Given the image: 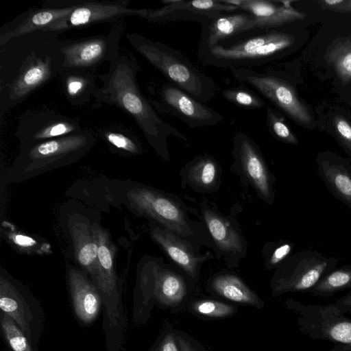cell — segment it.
I'll return each mask as SVG.
<instances>
[{
  "mask_svg": "<svg viewBox=\"0 0 351 351\" xmlns=\"http://www.w3.org/2000/svg\"><path fill=\"white\" fill-rule=\"evenodd\" d=\"M0 308L13 319L38 348L45 323L42 306L27 287L3 269L0 274Z\"/></svg>",
  "mask_w": 351,
  "mask_h": 351,
  "instance_id": "obj_13",
  "label": "cell"
},
{
  "mask_svg": "<svg viewBox=\"0 0 351 351\" xmlns=\"http://www.w3.org/2000/svg\"><path fill=\"white\" fill-rule=\"evenodd\" d=\"M97 245L96 285L104 306V330L108 351H120L126 329L121 287L115 269V247L109 233L98 223L91 224Z\"/></svg>",
  "mask_w": 351,
  "mask_h": 351,
  "instance_id": "obj_8",
  "label": "cell"
},
{
  "mask_svg": "<svg viewBox=\"0 0 351 351\" xmlns=\"http://www.w3.org/2000/svg\"><path fill=\"white\" fill-rule=\"evenodd\" d=\"M335 346L341 350H351V343L337 344Z\"/></svg>",
  "mask_w": 351,
  "mask_h": 351,
  "instance_id": "obj_44",
  "label": "cell"
},
{
  "mask_svg": "<svg viewBox=\"0 0 351 351\" xmlns=\"http://www.w3.org/2000/svg\"><path fill=\"white\" fill-rule=\"evenodd\" d=\"M132 47L168 80L186 93L205 104L215 97L217 85L180 51L140 34L130 32Z\"/></svg>",
  "mask_w": 351,
  "mask_h": 351,
  "instance_id": "obj_6",
  "label": "cell"
},
{
  "mask_svg": "<svg viewBox=\"0 0 351 351\" xmlns=\"http://www.w3.org/2000/svg\"><path fill=\"white\" fill-rule=\"evenodd\" d=\"M339 259L314 250L292 254L275 270L270 279L274 297L287 293H308L319 280L337 267Z\"/></svg>",
  "mask_w": 351,
  "mask_h": 351,
  "instance_id": "obj_10",
  "label": "cell"
},
{
  "mask_svg": "<svg viewBox=\"0 0 351 351\" xmlns=\"http://www.w3.org/2000/svg\"><path fill=\"white\" fill-rule=\"evenodd\" d=\"M130 208L138 215L147 217L197 246L206 245L208 231L203 221L191 218H201L196 208L186 204L178 195L144 185L131 188L126 193Z\"/></svg>",
  "mask_w": 351,
  "mask_h": 351,
  "instance_id": "obj_4",
  "label": "cell"
},
{
  "mask_svg": "<svg viewBox=\"0 0 351 351\" xmlns=\"http://www.w3.org/2000/svg\"><path fill=\"white\" fill-rule=\"evenodd\" d=\"M287 25L255 27L210 47H198V59L206 66L221 69L263 66L295 45L296 38Z\"/></svg>",
  "mask_w": 351,
  "mask_h": 351,
  "instance_id": "obj_3",
  "label": "cell"
},
{
  "mask_svg": "<svg viewBox=\"0 0 351 351\" xmlns=\"http://www.w3.org/2000/svg\"><path fill=\"white\" fill-rule=\"evenodd\" d=\"M95 140L93 130L85 128L80 132L21 149L13 164L5 171V180L19 182L75 162L89 152Z\"/></svg>",
  "mask_w": 351,
  "mask_h": 351,
  "instance_id": "obj_5",
  "label": "cell"
},
{
  "mask_svg": "<svg viewBox=\"0 0 351 351\" xmlns=\"http://www.w3.org/2000/svg\"><path fill=\"white\" fill-rule=\"evenodd\" d=\"M140 66L132 54H119L108 72L97 75L102 85L93 93L96 104L114 106L133 118L156 153L165 161L171 157L168 138H187L173 125L164 121L141 92L136 74Z\"/></svg>",
  "mask_w": 351,
  "mask_h": 351,
  "instance_id": "obj_2",
  "label": "cell"
},
{
  "mask_svg": "<svg viewBox=\"0 0 351 351\" xmlns=\"http://www.w3.org/2000/svg\"><path fill=\"white\" fill-rule=\"evenodd\" d=\"M0 324L5 342L12 351H38L13 319L2 311Z\"/></svg>",
  "mask_w": 351,
  "mask_h": 351,
  "instance_id": "obj_33",
  "label": "cell"
},
{
  "mask_svg": "<svg viewBox=\"0 0 351 351\" xmlns=\"http://www.w3.org/2000/svg\"><path fill=\"white\" fill-rule=\"evenodd\" d=\"M2 224L8 227L4 223ZM9 229L10 230L5 229L4 234L7 239L16 250L30 254L40 255L49 254L51 252V246L48 243L38 241L27 234Z\"/></svg>",
  "mask_w": 351,
  "mask_h": 351,
  "instance_id": "obj_35",
  "label": "cell"
},
{
  "mask_svg": "<svg viewBox=\"0 0 351 351\" xmlns=\"http://www.w3.org/2000/svg\"><path fill=\"white\" fill-rule=\"evenodd\" d=\"M285 306L296 315L299 330L309 338L338 344L351 343V317L333 304H304L289 298Z\"/></svg>",
  "mask_w": 351,
  "mask_h": 351,
  "instance_id": "obj_12",
  "label": "cell"
},
{
  "mask_svg": "<svg viewBox=\"0 0 351 351\" xmlns=\"http://www.w3.org/2000/svg\"><path fill=\"white\" fill-rule=\"evenodd\" d=\"M326 60L342 82H351V36L332 45L326 52Z\"/></svg>",
  "mask_w": 351,
  "mask_h": 351,
  "instance_id": "obj_32",
  "label": "cell"
},
{
  "mask_svg": "<svg viewBox=\"0 0 351 351\" xmlns=\"http://www.w3.org/2000/svg\"><path fill=\"white\" fill-rule=\"evenodd\" d=\"M192 309L197 314L210 318H223L234 313V308L232 305L210 300L193 302Z\"/></svg>",
  "mask_w": 351,
  "mask_h": 351,
  "instance_id": "obj_38",
  "label": "cell"
},
{
  "mask_svg": "<svg viewBox=\"0 0 351 351\" xmlns=\"http://www.w3.org/2000/svg\"><path fill=\"white\" fill-rule=\"evenodd\" d=\"M221 95L226 100L237 107L261 109L266 106L265 101L260 95L244 86L225 88Z\"/></svg>",
  "mask_w": 351,
  "mask_h": 351,
  "instance_id": "obj_34",
  "label": "cell"
},
{
  "mask_svg": "<svg viewBox=\"0 0 351 351\" xmlns=\"http://www.w3.org/2000/svg\"><path fill=\"white\" fill-rule=\"evenodd\" d=\"M78 1L79 0L71 7H41L28 10L13 21L9 26L1 28L0 46L19 36L37 30H45L52 24L70 14Z\"/></svg>",
  "mask_w": 351,
  "mask_h": 351,
  "instance_id": "obj_26",
  "label": "cell"
},
{
  "mask_svg": "<svg viewBox=\"0 0 351 351\" xmlns=\"http://www.w3.org/2000/svg\"><path fill=\"white\" fill-rule=\"evenodd\" d=\"M130 3V0H79L70 14L44 31L61 33L71 29L84 27L99 23H114L128 16L146 18L149 9L130 8L128 7Z\"/></svg>",
  "mask_w": 351,
  "mask_h": 351,
  "instance_id": "obj_18",
  "label": "cell"
},
{
  "mask_svg": "<svg viewBox=\"0 0 351 351\" xmlns=\"http://www.w3.org/2000/svg\"><path fill=\"white\" fill-rule=\"evenodd\" d=\"M97 135L110 146L124 155H139L143 147L139 139L130 130L120 125H108L97 130Z\"/></svg>",
  "mask_w": 351,
  "mask_h": 351,
  "instance_id": "obj_30",
  "label": "cell"
},
{
  "mask_svg": "<svg viewBox=\"0 0 351 351\" xmlns=\"http://www.w3.org/2000/svg\"><path fill=\"white\" fill-rule=\"evenodd\" d=\"M59 34L37 30L0 46V120L44 85L60 75L64 57Z\"/></svg>",
  "mask_w": 351,
  "mask_h": 351,
  "instance_id": "obj_1",
  "label": "cell"
},
{
  "mask_svg": "<svg viewBox=\"0 0 351 351\" xmlns=\"http://www.w3.org/2000/svg\"><path fill=\"white\" fill-rule=\"evenodd\" d=\"M199 206L217 258H222L229 269L238 267L247 254V243L235 216L232 213L225 215L214 202L204 197Z\"/></svg>",
  "mask_w": 351,
  "mask_h": 351,
  "instance_id": "obj_15",
  "label": "cell"
},
{
  "mask_svg": "<svg viewBox=\"0 0 351 351\" xmlns=\"http://www.w3.org/2000/svg\"><path fill=\"white\" fill-rule=\"evenodd\" d=\"M66 276L76 317L84 324H92L99 314L102 304L96 285L84 271L73 266L67 267Z\"/></svg>",
  "mask_w": 351,
  "mask_h": 351,
  "instance_id": "obj_22",
  "label": "cell"
},
{
  "mask_svg": "<svg viewBox=\"0 0 351 351\" xmlns=\"http://www.w3.org/2000/svg\"><path fill=\"white\" fill-rule=\"evenodd\" d=\"M78 117H70L53 109L28 110L19 117L15 136L20 149L37 143L80 132Z\"/></svg>",
  "mask_w": 351,
  "mask_h": 351,
  "instance_id": "obj_17",
  "label": "cell"
},
{
  "mask_svg": "<svg viewBox=\"0 0 351 351\" xmlns=\"http://www.w3.org/2000/svg\"><path fill=\"white\" fill-rule=\"evenodd\" d=\"M334 126L339 143L351 158V124L343 117H336Z\"/></svg>",
  "mask_w": 351,
  "mask_h": 351,
  "instance_id": "obj_39",
  "label": "cell"
},
{
  "mask_svg": "<svg viewBox=\"0 0 351 351\" xmlns=\"http://www.w3.org/2000/svg\"><path fill=\"white\" fill-rule=\"evenodd\" d=\"M152 351H180L177 335L167 332Z\"/></svg>",
  "mask_w": 351,
  "mask_h": 351,
  "instance_id": "obj_40",
  "label": "cell"
},
{
  "mask_svg": "<svg viewBox=\"0 0 351 351\" xmlns=\"http://www.w3.org/2000/svg\"><path fill=\"white\" fill-rule=\"evenodd\" d=\"M328 351H351V350H341L337 348L336 346H334L331 350Z\"/></svg>",
  "mask_w": 351,
  "mask_h": 351,
  "instance_id": "obj_45",
  "label": "cell"
},
{
  "mask_svg": "<svg viewBox=\"0 0 351 351\" xmlns=\"http://www.w3.org/2000/svg\"><path fill=\"white\" fill-rule=\"evenodd\" d=\"M178 336V343L180 351H200L195 348L193 344L181 335Z\"/></svg>",
  "mask_w": 351,
  "mask_h": 351,
  "instance_id": "obj_43",
  "label": "cell"
},
{
  "mask_svg": "<svg viewBox=\"0 0 351 351\" xmlns=\"http://www.w3.org/2000/svg\"><path fill=\"white\" fill-rule=\"evenodd\" d=\"M149 222L152 239L176 267L192 281L197 282L203 263L215 258V255L210 251L202 253L199 247L187 239L154 221Z\"/></svg>",
  "mask_w": 351,
  "mask_h": 351,
  "instance_id": "obj_19",
  "label": "cell"
},
{
  "mask_svg": "<svg viewBox=\"0 0 351 351\" xmlns=\"http://www.w3.org/2000/svg\"><path fill=\"white\" fill-rule=\"evenodd\" d=\"M69 230L76 261L95 282L97 276V245L91 224L77 215L71 218Z\"/></svg>",
  "mask_w": 351,
  "mask_h": 351,
  "instance_id": "obj_27",
  "label": "cell"
},
{
  "mask_svg": "<svg viewBox=\"0 0 351 351\" xmlns=\"http://www.w3.org/2000/svg\"><path fill=\"white\" fill-rule=\"evenodd\" d=\"M176 267L160 257L146 256L140 261L134 295L136 324L146 322L154 303L175 307L186 297V278Z\"/></svg>",
  "mask_w": 351,
  "mask_h": 351,
  "instance_id": "obj_7",
  "label": "cell"
},
{
  "mask_svg": "<svg viewBox=\"0 0 351 351\" xmlns=\"http://www.w3.org/2000/svg\"><path fill=\"white\" fill-rule=\"evenodd\" d=\"M350 314H351V313H350Z\"/></svg>",
  "mask_w": 351,
  "mask_h": 351,
  "instance_id": "obj_46",
  "label": "cell"
},
{
  "mask_svg": "<svg viewBox=\"0 0 351 351\" xmlns=\"http://www.w3.org/2000/svg\"><path fill=\"white\" fill-rule=\"evenodd\" d=\"M324 10L338 12H351V0H318Z\"/></svg>",
  "mask_w": 351,
  "mask_h": 351,
  "instance_id": "obj_41",
  "label": "cell"
},
{
  "mask_svg": "<svg viewBox=\"0 0 351 351\" xmlns=\"http://www.w3.org/2000/svg\"><path fill=\"white\" fill-rule=\"evenodd\" d=\"M239 8L240 11L251 14L258 28L282 27L303 20L306 14L294 9L291 1L225 0Z\"/></svg>",
  "mask_w": 351,
  "mask_h": 351,
  "instance_id": "obj_21",
  "label": "cell"
},
{
  "mask_svg": "<svg viewBox=\"0 0 351 351\" xmlns=\"http://www.w3.org/2000/svg\"><path fill=\"white\" fill-rule=\"evenodd\" d=\"M60 77L66 98L72 106H82L89 101L97 88L95 72L64 69Z\"/></svg>",
  "mask_w": 351,
  "mask_h": 351,
  "instance_id": "obj_29",
  "label": "cell"
},
{
  "mask_svg": "<svg viewBox=\"0 0 351 351\" xmlns=\"http://www.w3.org/2000/svg\"><path fill=\"white\" fill-rule=\"evenodd\" d=\"M149 89L152 95L149 100L156 112L176 117L190 128L213 126L224 119L220 112L169 82L151 86Z\"/></svg>",
  "mask_w": 351,
  "mask_h": 351,
  "instance_id": "obj_16",
  "label": "cell"
},
{
  "mask_svg": "<svg viewBox=\"0 0 351 351\" xmlns=\"http://www.w3.org/2000/svg\"><path fill=\"white\" fill-rule=\"evenodd\" d=\"M230 170L243 184L254 189L264 202L272 206L276 178L271 171L257 143L247 134L237 131L233 136Z\"/></svg>",
  "mask_w": 351,
  "mask_h": 351,
  "instance_id": "obj_11",
  "label": "cell"
},
{
  "mask_svg": "<svg viewBox=\"0 0 351 351\" xmlns=\"http://www.w3.org/2000/svg\"><path fill=\"white\" fill-rule=\"evenodd\" d=\"M163 6L149 9L147 21L152 23L196 21L204 24L224 13L239 11L238 7L225 0H162Z\"/></svg>",
  "mask_w": 351,
  "mask_h": 351,
  "instance_id": "obj_20",
  "label": "cell"
},
{
  "mask_svg": "<svg viewBox=\"0 0 351 351\" xmlns=\"http://www.w3.org/2000/svg\"><path fill=\"white\" fill-rule=\"evenodd\" d=\"M317 173L330 193L351 210V162L331 152H320Z\"/></svg>",
  "mask_w": 351,
  "mask_h": 351,
  "instance_id": "obj_23",
  "label": "cell"
},
{
  "mask_svg": "<svg viewBox=\"0 0 351 351\" xmlns=\"http://www.w3.org/2000/svg\"><path fill=\"white\" fill-rule=\"evenodd\" d=\"M351 289V264L336 267L323 276L308 293L315 297L328 298Z\"/></svg>",
  "mask_w": 351,
  "mask_h": 351,
  "instance_id": "obj_31",
  "label": "cell"
},
{
  "mask_svg": "<svg viewBox=\"0 0 351 351\" xmlns=\"http://www.w3.org/2000/svg\"><path fill=\"white\" fill-rule=\"evenodd\" d=\"M266 123L269 133L280 141L296 145L298 138L285 121L283 117L274 108L267 106Z\"/></svg>",
  "mask_w": 351,
  "mask_h": 351,
  "instance_id": "obj_37",
  "label": "cell"
},
{
  "mask_svg": "<svg viewBox=\"0 0 351 351\" xmlns=\"http://www.w3.org/2000/svg\"><path fill=\"white\" fill-rule=\"evenodd\" d=\"M125 27V20L121 19L112 23L106 34L62 40V69L95 72L103 63H110L119 54V41Z\"/></svg>",
  "mask_w": 351,
  "mask_h": 351,
  "instance_id": "obj_14",
  "label": "cell"
},
{
  "mask_svg": "<svg viewBox=\"0 0 351 351\" xmlns=\"http://www.w3.org/2000/svg\"><path fill=\"white\" fill-rule=\"evenodd\" d=\"M222 167L211 155H197L184 165L180 171L181 187L189 186L202 194L217 191L221 185Z\"/></svg>",
  "mask_w": 351,
  "mask_h": 351,
  "instance_id": "obj_24",
  "label": "cell"
},
{
  "mask_svg": "<svg viewBox=\"0 0 351 351\" xmlns=\"http://www.w3.org/2000/svg\"><path fill=\"white\" fill-rule=\"evenodd\" d=\"M254 17L241 12L221 14L202 24L198 47H210L255 28Z\"/></svg>",
  "mask_w": 351,
  "mask_h": 351,
  "instance_id": "obj_25",
  "label": "cell"
},
{
  "mask_svg": "<svg viewBox=\"0 0 351 351\" xmlns=\"http://www.w3.org/2000/svg\"><path fill=\"white\" fill-rule=\"evenodd\" d=\"M333 304L343 313H351V289L344 296L336 300Z\"/></svg>",
  "mask_w": 351,
  "mask_h": 351,
  "instance_id": "obj_42",
  "label": "cell"
},
{
  "mask_svg": "<svg viewBox=\"0 0 351 351\" xmlns=\"http://www.w3.org/2000/svg\"><path fill=\"white\" fill-rule=\"evenodd\" d=\"M294 248L295 243L288 240L266 243L262 249L265 268L267 270H275L293 254Z\"/></svg>",
  "mask_w": 351,
  "mask_h": 351,
  "instance_id": "obj_36",
  "label": "cell"
},
{
  "mask_svg": "<svg viewBox=\"0 0 351 351\" xmlns=\"http://www.w3.org/2000/svg\"><path fill=\"white\" fill-rule=\"evenodd\" d=\"M208 288L217 295L232 302L262 308L264 302L237 275L220 272L211 277Z\"/></svg>",
  "mask_w": 351,
  "mask_h": 351,
  "instance_id": "obj_28",
  "label": "cell"
},
{
  "mask_svg": "<svg viewBox=\"0 0 351 351\" xmlns=\"http://www.w3.org/2000/svg\"><path fill=\"white\" fill-rule=\"evenodd\" d=\"M230 70L236 81L252 87L294 122L306 128L313 125L312 114L288 80L269 69L232 68Z\"/></svg>",
  "mask_w": 351,
  "mask_h": 351,
  "instance_id": "obj_9",
  "label": "cell"
}]
</instances>
